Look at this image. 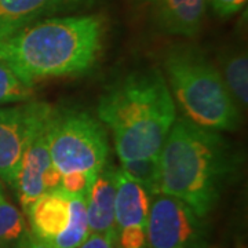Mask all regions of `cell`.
Wrapping results in <instances>:
<instances>
[{
    "label": "cell",
    "instance_id": "obj_1",
    "mask_svg": "<svg viewBox=\"0 0 248 248\" xmlns=\"http://www.w3.org/2000/svg\"><path fill=\"white\" fill-rule=\"evenodd\" d=\"M105 22L97 14L45 18L0 39V62L24 84L80 76L99 61Z\"/></svg>",
    "mask_w": 248,
    "mask_h": 248
},
{
    "label": "cell",
    "instance_id": "obj_2",
    "mask_svg": "<svg viewBox=\"0 0 248 248\" xmlns=\"http://www.w3.org/2000/svg\"><path fill=\"white\" fill-rule=\"evenodd\" d=\"M159 159L160 193L182 200L202 217L213 211L241 164L223 134L178 117Z\"/></svg>",
    "mask_w": 248,
    "mask_h": 248
},
{
    "label": "cell",
    "instance_id": "obj_3",
    "mask_svg": "<svg viewBox=\"0 0 248 248\" xmlns=\"http://www.w3.org/2000/svg\"><path fill=\"white\" fill-rule=\"evenodd\" d=\"M97 115L112 133L119 159H148L163 149L177 105L164 75L145 68L110 83L98 99Z\"/></svg>",
    "mask_w": 248,
    "mask_h": 248
},
{
    "label": "cell",
    "instance_id": "obj_4",
    "mask_svg": "<svg viewBox=\"0 0 248 248\" xmlns=\"http://www.w3.org/2000/svg\"><path fill=\"white\" fill-rule=\"evenodd\" d=\"M164 78L184 119L207 130L233 133L241 110L228 91L218 68L192 45H174L164 55Z\"/></svg>",
    "mask_w": 248,
    "mask_h": 248
},
{
    "label": "cell",
    "instance_id": "obj_5",
    "mask_svg": "<svg viewBox=\"0 0 248 248\" xmlns=\"http://www.w3.org/2000/svg\"><path fill=\"white\" fill-rule=\"evenodd\" d=\"M51 163L62 174L99 172L108 164L109 137L101 120L86 110L51 107L47 120Z\"/></svg>",
    "mask_w": 248,
    "mask_h": 248
},
{
    "label": "cell",
    "instance_id": "obj_6",
    "mask_svg": "<svg viewBox=\"0 0 248 248\" xmlns=\"http://www.w3.org/2000/svg\"><path fill=\"white\" fill-rule=\"evenodd\" d=\"M149 248H207L205 217L177 197L164 193L151 197L146 222Z\"/></svg>",
    "mask_w": 248,
    "mask_h": 248
},
{
    "label": "cell",
    "instance_id": "obj_7",
    "mask_svg": "<svg viewBox=\"0 0 248 248\" xmlns=\"http://www.w3.org/2000/svg\"><path fill=\"white\" fill-rule=\"evenodd\" d=\"M50 109L51 105L48 104H39L27 146L18 167L17 177L13 184L24 213L40 196L45 195L43 175L51 164L47 140V120Z\"/></svg>",
    "mask_w": 248,
    "mask_h": 248
},
{
    "label": "cell",
    "instance_id": "obj_8",
    "mask_svg": "<svg viewBox=\"0 0 248 248\" xmlns=\"http://www.w3.org/2000/svg\"><path fill=\"white\" fill-rule=\"evenodd\" d=\"M40 102L0 107V179L13 186Z\"/></svg>",
    "mask_w": 248,
    "mask_h": 248
},
{
    "label": "cell",
    "instance_id": "obj_9",
    "mask_svg": "<svg viewBox=\"0 0 248 248\" xmlns=\"http://www.w3.org/2000/svg\"><path fill=\"white\" fill-rule=\"evenodd\" d=\"M152 27L163 35L195 37L203 27L207 0H138Z\"/></svg>",
    "mask_w": 248,
    "mask_h": 248
},
{
    "label": "cell",
    "instance_id": "obj_10",
    "mask_svg": "<svg viewBox=\"0 0 248 248\" xmlns=\"http://www.w3.org/2000/svg\"><path fill=\"white\" fill-rule=\"evenodd\" d=\"M99 0H0V39L39 19L69 16Z\"/></svg>",
    "mask_w": 248,
    "mask_h": 248
},
{
    "label": "cell",
    "instance_id": "obj_11",
    "mask_svg": "<svg viewBox=\"0 0 248 248\" xmlns=\"http://www.w3.org/2000/svg\"><path fill=\"white\" fill-rule=\"evenodd\" d=\"M71 197L61 189L48 192L40 196L25 211L33 243L47 247L68 228L71 221Z\"/></svg>",
    "mask_w": 248,
    "mask_h": 248
},
{
    "label": "cell",
    "instance_id": "obj_12",
    "mask_svg": "<svg viewBox=\"0 0 248 248\" xmlns=\"http://www.w3.org/2000/svg\"><path fill=\"white\" fill-rule=\"evenodd\" d=\"M119 169L109 164L101 170L86 197L90 233L113 234L116 231L115 202Z\"/></svg>",
    "mask_w": 248,
    "mask_h": 248
},
{
    "label": "cell",
    "instance_id": "obj_13",
    "mask_svg": "<svg viewBox=\"0 0 248 248\" xmlns=\"http://www.w3.org/2000/svg\"><path fill=\"white\" fill-rule=\"evenodd\" d=\"M149 205L151 195L119 169L115 202L116 231L130 226H146Z\"/></svg>",
    "mask_w": 248,
    "mask_h": 248
},
{
    "label": "cell",
    "instance_id": "obj_14",
    "mask_svg": "<svg viewBox=\"0 0 248 248\" xmlns=\"http://www.w3.org/2000/svg\"><path fill=\"white\" fill-rule=\"evenodd\" d=\"M221 78L237 107L247 108L248 104V60L246 51L226 55L218 68Z\"/></svg>",
    "mask_w": 248,
    "mask_h": 248
},
{
    "label": "cell",
    "instance_id": "obj_15",
    "mask_svg": "<svg viewBox=\"0 0 248 248\" xmlns=\"http://www.w3.org/2000/svg\"><path fill=\"white\" fill-rule=\"evenodd\" d=\"M31 232L25 215L4 197L0 199V248H27Z\"/></svg>",
    "mask_w": 248,
    "mask_h": 248
},
{
    "label": "cell",
    "instance_id": "obj_16",
    "mask_svg": "<svg viewBox=\"0 0 248 248\" xmlns=\"http://www.w3.org/2000/svg\"><path fill=\"white\" fill-rule=\"evenodd\" d=\"M90 229L87 222L86 199L80 196L71 197V221L61 234L53 240L47 247L50 248H78L89 237Z\"/></svg>",
    "mask_w": 248,
    "mask_h": 248
},
{
    "label": "cell",
    "instance_id": "obj_17",
    "mask_svg": "<svg viewBox=\"0 0 248 248\" xmlns=\"http://www.w3.org/2000/svg\"><path fill=\"white\" fill-rule=\"evenodd\" d=\"M120 170L127 177L131 178L137 184H140L151 195V197L160 193L161 172H160L159 156L122 161Z\"/></svg>",
    "mask_w": 248,
    "mask_h": 248
},
{
    "label": "cell",
    "instance_id": "obj_18",
    "mask_svg": "<svg viewBox=\"0 0 248 248\" xmlns=\"http://www.w3.org/2000/svg\"><path fill=\"white\" fill-rule=\"evenodd\" d=\"M32 87L24 84L6 65L0 62V107L29 101Z\"/></svg>",
    "mask_w": 248,
    "mask_h": 248
},
{
    "label": "cell",
    "instance_id": "obj_19",
    "mask_svg": "<svg viewBox=\"0 0 248 248\" xmlns=\"http://www.w3.org/2000/svg\"><path fill=\"white\" fill-rule=\"evenodd\" d=\"M98 172H89V171H75L62 174L61 190L69 196H80L87 197L90 189L95 181Z\"/></svg>",
    "mask_w": 248,
    "mask_h": 248
},
{
    "label": "cell",
    "instance_id": "obj_20",
    "mask_svg": "<svg viewBox=\"0 0 248 248\" xmlns=\"http://www.w3.org/2000/svg\"><path fill=\"white\" fill-rule=\"evenodd\" d=\"M116 241L117 248H149L146 226H130L119 229Z\"/></svg>",
    "mask_w": 248,
    "mask_h": 248
},
{
    "label": "cell",
    "instance_id": "obj_21",
    "mask_svg": "<svg viewBox=\"0 0 248 248\" xmlns=\"http://www.w3.org/2000/svg\"><path fill=\"white\" fill-rule=\"evenodd\" d=\"M208 6L221 17H229L246 7L247 0H207Z\"/></svg>",
    "mask_w": 248,
    "mask_h": 248
},
{
    "label": "cell",
    "instance_id": "obj_22",
    "mask_svg": "<svg viewBox=\"0 0 248 248\" xmlns=\"http://www.w3.org/2000/svg\"><path fill=\"white\" fill-rule=\"evenodd\" d=\"M116 234H98V233H90L89 237L81 243L78 248H117Z\"/></svg>",
    "mask_w": 248,
    "mask_h": 248
},
{
    "label": "cell",
    "instance_id": "obj_23",
    "mask_svg": "<svg viewBox=\"0 0 248 248\" xmlns=\"http://www.w3.org/2000/svg\"><path fill=\"white\" fill-rule=\"evenodd\" d=\"M62 182V172L54 166L53 163L50 164V167L46 170L45 175H43V186H45V193L54 192V190H60L61 189Z\"/></svg>",
    "mask_w": 248,
    "mask_h": 248
},
{
    "label": "cell",
    "instance_id": "obj_24",
    "mask_svg": "<svg viewBox=\"0 0 248 248\" xmlns=\"http://www.w3.org/2000/svg\"><path fill=\"white\" fill-rule=\"evenodd\" d=\"M27 248H50V247H46V246H42V244H37V243H33L32 239H31V243H29V246Z\"/></svg>",
    "mask_w": 248,
    "mask_h": 248
},
{
    "label": "cell",
    "instance_id": "obj_25",
    "mask_svg": "<svg viewBox=\"0 0 248 248\" xmlns=\"http://www.w3.org/2000/svg\"><path fill=\"white\" fill-rule=\"evenodd\" d=\"M4 196H3V193H1V189H0V199H3Z\"/></svg>",
    "mask_w": 248,
    "mask_h": 248
}]
</instances>
